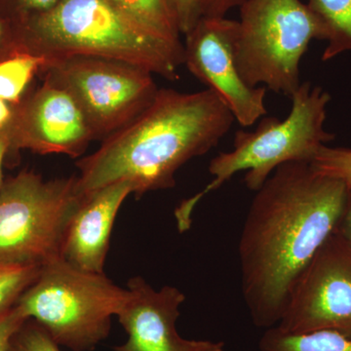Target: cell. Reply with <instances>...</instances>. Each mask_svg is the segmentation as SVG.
Wrapping results in <instances>:
<instances>
[{
    "label": "cell",
    "mask_w": 351,
    "mask_h": 351,
    "mask_svg": "<svg viewBox=\"0 0 351 351\" xmlns=\"http://www.w3.org/2000/svg\"><path fill=\"white\" fill-rule=\"evenodd\" d=\"M346 182L311 163L279 166L255 191L239 242L241 291L252 322L276 327L302 271L338 228Z\"/></svg>",
    "instance_id": "6da1fadb"
},
{
    "label": "cell",
    "mask_w": 351,
    "mask_h": 351,
    "mask_svg": "<svg viewBox=\"0 0 351 351\" xmlns=\"http://www.w3.org/2000/svg\"><path fill=\"white\" fill-rule=\"evenodd\" d=\"M234 120L207 88L193 93L159 89L144 112L78 161V191L84 195L126 182L140 197L174 188L178 171L216 147Z\"/></svg>",
    "instance_id": "7a4b0ae2"
},
{
    "label": "cell",
    "mask_w": 351,
    "mask_h": 351,
    "mask_svg": "<svg viewBox=\"0 0 351 351\" xmlns=\"http://www.w3.org/2000/svg\"><path fill=\"white\" fill-rule=\"evenodd\" d=\"M15 31L18 48L43 57L47 64L71 57L101 58L133 64L170 82L179 80L184 64V45L156 38L108 0H61L16 25Z\"/></svg>",
    "instance_id": "3957f363"
},
{
    "label": "cell",
    "mask_w": 351,
    "mask_h": 351,
    "mask_svg": "<svg viewBox=\"0 0 351 351\" xmlns=\"http://www.w3.org/2000/svg\"><path fill=\"white\" fill-rule=\"evenodd\" d=\"M291 98L292 110L285 119L265 115L255 130L235 133L232 151L219 152L210 161L209 173L213 180L176 208L178 225L191 228L198 203L237 173L245 172L247 189L257 191L279 166L311 163L321 147L334 140V134L325 129L327 107L331 101L327 91L304 82Z\"/></svg>",
    "instance_id": "277c9868"
},
{
    "label": "cell",
    "mask_w": 351,
    "mask_h": 351,
    "mask_svg": "<svg viewBox=\"0 0 351 351\" xmlns=\"http://www.w3.org/2000/svg\"><path fill=\"white\" fill-rule=\"evenodd\" d=\"M127 298L128 290L105 274L85 271L59 258L40 267L16 306L58 346L92 351L108 338L112 317Z\"/></svg>",
    "instance_id": "5b68a950"
},
{
    "label": "cell",
    "mask_w": 351,
    "mask_h": 351,
    "mask_svg": "<svg viewBox=\"0 0 351 351\" xmlns=\"http://www.w3.org/2000/svg\"><path fill=\"white\" fill-rule=\"evenodd\" d=\"M235 41V62L250 87L292 97L301 85L300 64L326 29L301 0H245Z\"/></svg>",
    "instance_id": "8992f818"
},
{
    "label": "cell",
    "mask_w": 351,
    "mask_h": 351,
    "mask_svg": "<svg viewBox=\"0 0 351 351\" xmlns=\"http://www.w3.org/2000/svg\"><path fill=\"white\" fill-rule=\"evenodd\" d=\"M77 177L44 180L32 171L0 189V263L34 265L62 258L71 217L82 199Z\"/></svg>",
    "instance_id": "52a82bcc"
},
{
    "label": "cell",
    "mask_w": 351,
    "mask_h": 351,
    "mask_svg": "<svg viewBox=\"0 0 351 351\" xmlns=\"http://www.w3.org/2000/svg\"><path fill=\"white\" fill-rule=\"evenodd\" d=\"M43 80L63 88L80 106L96 140L123 128L154 101V75L133 64L92 57L55 60Z\"/></svg>",
    "instance_id": "ba28073f"
},
{
    "label": "cell",
    "mask_w": 351,
    "mask_h": 351,
    "mask_svg": "<svg viewBox=\"0 0 351 351\" xmlns=\"http://www.w3.org/2000/svg\"><path fill=\"white\" fill-rule=\"evenodd\" d=\"M276 327L290 334L328 331L351 339V242L338 228L302 271Z\"/></svg>",
    "instance_id": "9c48e42d"
},
{
    "label": "cell",
    "mask_w": 351,
    "mask_h": 351,
    "mask_svg": "<svg viewBox=\"0 0 351 351\" xmlns=\"http://www.w3.org/2000/svg\"><path fill=\"white\" fill-rule=\"evenodd\" d=\"M239 23L225 18L201 17L186 34L184 64L215 92L242 127L267 114V88L250 87L237 69L234 51Z\"/></svg>",
    "instance_id": "30bf717a"
},
{
    "label": "cell",
    "mask_w": 351,
    "mask_h": 351,
    "mask_svg": "<svg viewBox=\"0 0 351 351\" xmlns=\"http://www.w3.org/2000/svg\"><path fill=\"white\" fill-rule=\"evenodd\" d=\"M8 137L11 156L31 151L73 158L82 156L96 140L73 97L47 80L16 106Z\"/></svg>",
    "instance_id": "8fae6325"
},
{
    "label": "cell",
    "mask_w": 351,
    "mask_h": 351,
    "mask_svg": "<svg viewBox=\"0 0 351 351\" xmlns=\"http://www.w3.org/2000/svg\"><path fill=\"white\" fill-rule=\"evenodd\" d=\"M128 298L117 313L128 339L115 351H223V343L182 338L176 323L186 295L180 289L156 290L142 277L128 282Z\"/></svg>",
    "instance_id": "7c38bea8"
},
{
    "label": "cell",
    "mask_w": 351,
    "mask_h": 351,
    "mask_svg": "<svg viewBox=\"0 0 351 351\" xmlns=\"http://www.w3.org/2000/svg\"><path fill=\"white\" fill-rule=\"evenodd\" d=\"M131 193L130 184L119 182L83 195L69 221L62 258L85 271L104 274L115 219Z\"/></svg>",
    "instance_id": "4fadbf2b"
},
{
    "label": "cell",
    "mask_w": 351,
    "mask_h": 351,
    "mask_svg": "<svg viewBox=\"0 0 351 351\" xmlns=\"http://www.w3.org/2000/svg\"><path fill=\"white\" fill-rule=\"evenodd\" d=\"M120 13L156 38L184 46L179 25L168 0H108Z\"/></svg>",
    "instance_id": "5bb4252c"
},
{
    "label": "cell",
    "mask_w": 351,
    "mask_h": 351,
    "mask_svg": "<svg viewBox=\"0 0 351 351\" xmlns=\"http://www.w3.org/2000/svg\"><path fill=\"white\" fill-rule=\"evenodd\" d=\"M307 6L324 25L327 46L323 62L351 51V0H308Z\"/></svg>",
    "instance_id": "9a60e30c"
},
{
    "label": "cell",
    "mask_w": 351,
    "mask_h": 351,
    "mask_svg": "<svg viewBox=\"0 0 351 351\" xmlns=\"http://www.w3.org/2000/svg\"><path fill=\"white\" fill-rule=\"evenodd\" d=\"M47 61L43 57L18 49L0 61V99L18 106L29 94L34 76Z\"/></svg>",
    "instance_id": "2e32d148"
},
{
    "label": "cell",
    "mask_w": 351,
    "mask_h": 351,
    "mask_svg": "<svg viewBox=\"0 0 351 351\" xmlns=\"http://www.w3.org/2000/svg\"><path fill=\"white\" fill-rule=\"evenodd\" d=\"M260 351H351V339L338 332L320 331L290 334L278 327L265 330L258 341Z\"/></svg>",
    "instance_id": "e0dca14e"
},
{
    "label": "cell",
    "mask_w": 351,
    "mask_h": 351,
    "mask_svg": "<svg viewBox=\"0 0 351 351\" xmlns=\"http://www.w3.org/2000/svg\"><path fill=\"white\" fill-rule=\"evenodd\" d=\"M40 267L0 263V313L16 306L21 295L38 278Z\"/></svg>",
    "instance_id": "ac0fdd59"
},
{
    "label": "cell",
    "mask_w": 351,
    "mask_h": 351,
    "mask_svg": "<svg viewBox=\"0 0 351 351\" xmlns=\"http://www.w3.org/2000/svg\"><path fill=\"white\" fill-rule=\"evenodd\" d=\"M318 174L334 178L351 186V149L323 145L311 162Z\"/></svg>",
    "instance_id": "d6986e66"
},
{
    "label": "cell",
    "mask_w": 351,
    "mask_h": 351,
    "mask_svg": "<svg viewBox=\"0 0 351 351\" xmlns=\"http://www.w3.org/2000/svg\"><path fill=\"white\" fill-rule=\"evenodd\" d=\"M10 351H61L60 346L36 321L27 319L11 341Z\"/></svg>",
    "instance_id": "ffe728a7"
},
{
    "label": "cell",
    "mask_w": 351,
    "mask_h": 351,
    "mask_svg": "<svg viewBox=\"0 0 351 351\" xmlns=\"http://www.w3.org/2000/svg\"><path fill=\"white\" fill-rule=\"evenodd\" d=\"M60 1L61 0H0V15L15 27L32 16L49 10Z\"/></svg>",
    "instance_id": "44dd1931"
},
{
    "label": "cell",
    "mask_w": 351,
    "mask_h": 351,
    "mask_svg": "<svg viewBox=\"0 0 351 351\" xmlns=\"http://www.w3.org/2000/svg\"><path fill=\"white\" fill-rule=\"evenodd\" d=\"M182 34H186L201 18V0H168Z\"/></svg>",
    "instance_id": "7402d4cb"
},
{
    "label": "cell",
    "mask_w": 351,
    "mask_h": 351,
    "mask_svg": "<svg viewBox=\"0 0 351 351\" xmlns=\"http://www.w3.org/2000/svg\"><path fill=\"white\" fill-rule=\"evenodd\" d=\"M27 320V316L17 306L0 313V351H10L13 337Z\"/></svg>",
    "instance_id": "603a6c76"
},
{
    "label": "cell",
    "mask_w": 351,
    "mask_h": 351,
    "mask_svg": "<svg viewBox=\"0 0 351 351\" xmlns=\"http://www.w3.org/2000/svg\"><path fill=\"white\" fill-rule=\"evenodd\" d=\"M245 0H201V17L225 18L233 8L241 6Z\"/></svg>",
    "instance_id": "cb8c5ba5"
},
{
    "label": "cell",
    "mask_w": 351,
    "mask_h": 351,
    "mask_svg": "<svg viewBox=\"0 0 351 351\" xmlns=\"http://www.w3.org/2000/svg\"><path fill=\"white\" fill-rule=\"evenodd\" d=\"M18 49L15 27L0 15V61Z\"/></svg>",
    "instance_id": "d4e9b609"
},
{
    "label": "cell",
    "mask_w": 351,
    "mask_h": 351,
    "mask_svg": "<svg viewBox=\"0 0 351 351\" xmlns=\"http://www.w3.org/2000/svg\"><path fill=\"white\" fill-rule=\"evenodd\" d=\"M16 106L0 99V134H8L12 125Z\"/></svg>",
    "instance_id": "484cf974"
},
{
    "label": "cell",
    "mask_w": 351,
    "mask_h": 351,
    "mask_svg": "<svg viewBox=\"0 0 351 351\" xmlns=\"http://www.w3.org/2000/svg\"><path fill=\"white\" fill-rule=\"evenodd\" d=\"M338 230L351 242V186L348 191L345 211L339 221Z\"/></svg>",
    "instance_id": "4316f807"
},
{
    "label": "cell",
    "mask_w": 351,
    "mask_h": 351,
    "mask_svg": "<svg viewBox=\"0 0 351 351\" xmlns=\"http://www.w3.org/2000/svg\"><path fill=\"white\" fill-rule=\"evenodd\" d=\"M11 156L10 141L8 134H0V189L5 180L3 179V165Z\"/></svg>",
    "instance_id": "83f0119b"
}]
</instances>
